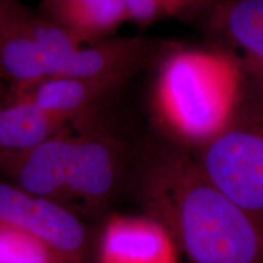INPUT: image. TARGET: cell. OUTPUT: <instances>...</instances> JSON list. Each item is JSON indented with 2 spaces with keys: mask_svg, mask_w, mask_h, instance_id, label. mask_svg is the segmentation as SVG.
<instances>
[{
  "mask_svg": "<svg viewBox=\"0 0 263 263\" xmlns=\"http://www.w3.org/2000/svg\"><path fill=\"white\" fill-rule=\"evenodd\" d=\"M3 76H2V73H0V107L3 106Z\"/></svg>",
  "mask_w": 263,
  "mask_h": 263,
  "instance_id": "2e32d148",
  "label": "cell"
},
{
  "mask_svg": "<svg viewBox=\"0 0 263 263\" xmlns=\"http://www.w3.org/2000/svg\"><path fill=\"white\" fill-rule=\"evenodd\" d=\"M41 12L82 45L111 37L128 21L121 0H42Z\"/></svg>",
  "mask_w": 263,
  "mask_h": 263,
  "instance_id": "30bf717a",
  "label": "cell"
},
{
  "mask_svg": "<svg viewBox=\"0 0 263 263\" xmlns=\"http://www.w3.org/2000/svg\"><path fill=\"white\" fill-rule=\"evenodd\" d=\"M127 186L189 263H263V227L207 178L192 151L155 133L134 147Z\"/></svg>",
  "mask_w": 263,
  "mask_h": 263,
  "instance_id": "6da1fadb",
  "label": "cell"
},
{
  "mask_svg": "<svg viewBox=\"0 0 263 263\" xmlns=\"http://www.w3.org/2000/svg\"><path fill=\"white\" fill-rule=\"evenodd\" d=\"M26 9L20 0H0V27L21 15Z\"/></svg>",
  "mask_w": 263,
  "mask_h": 263,
  "instance_id": "9a60e30c",
  "label": "cell"
},
{
  "mask_svg": "<svg viewBox=\"0 0 263 263\" xmlns=\"http://www.w3.org/2000/svg\"><path fill=\"white\" fill-rule=\"evenodd\" d=\"M162 227L146 216H110L97 236L99 263H178Z\"/></svg>",
  "mask_w": 263,
  "mask_h": 263,
  "instance_id": "9c48e42d",
  "label": "cell"
},
{
  "mask_svg": "<svg viewBox=\"0 0 263 263\" xmlns=\"http://www.w3.org/2000/svg\"><path fill=\"white\" fill-rule=\"evenodd\" d=\"M241 74L229 120L192 153L207 178L263 227V89Z\"/></svg>",
  "mask_w": 263,
  "mask_h": 263,
  "instance_id": "3957f363",
  "label": "cell"
},
{
  "mask_svg": "<svg viewBox=\"0 0 263 263\" xmlns=\"http://www.w3.org/2000/svg\"><path fill=\"white\" fill-rule=\"evenodd\" d=\"M0 263H55L49 252L21 233L0 227Z\"/></svg>",
  "mask_w": 263,
  "mask_h": 263,
  "instance_id": "5bb4252c",
  "label": "cell"
},
{
  "mask_svg": "<svg viewBox=\"0 0 263 263\" xmlns=\"http://www.w3.org/2000/svg\"><path fill=\"white\" fill-rule=\"evenodd\" d=\"M73 133H60L28 149L0 155V177L25 192L65 206Z\"/></svg>",
  "mask_w": 263,
  "mask_h": 263,
  "instance_id": "52a82bcc",
  "label": "cell"
},
{
  "mask_svg": "<svg viewBox=\"0 0 263 263\" xmlns=\"http://www.w3.org/2000/svg\"><path fill=\"white\" fill-rule=\"evenodd\" d=\"M197 24L263 89V0H213Z\"/></svg>",
  "mask_w": 263,
  "mask_h": 263,
  "instance_id": "8992f818",
  "label": "cell"
},
{
  "mask_svg": "<svg viewBox=\"0 0 263 263\" xmlns=\"http://www.w3.org/2000/svg\"><path fill=\"white\" fill-rule=\"evenodd\" d=\"M78 127L64 205L83 219H99L126 189L134 147L98 118Z\"/></svg>",
  "mask_w": 263,
  "mask_h": 263,
  "instance_id": "277c9868",
  "label": "cell"
},
{
  "mask_svg": "<svg viewBox=\"0 0 263 263\" xmlns=\"http://www.w3.org/2000/svg\"><path fill=\"white\" fill-rule=\"evenodd\" d=\"M68 123L51 116L34 104L14 100L0 107V155L37 145L60 133Z\"/></svg>",
  "mask_w": 263,
  "mask_h": 263,
  "instance_id": "7c38bea8",
  "label": "cell"
},
{
  "mask_svg": "<svg viewBox=\"0 0 263 263\" xmlns=\"http://www.w3.org/2000/svg\"><path fill=\"white\" fill-rule=\"evenodd\" d=\"M160 55L151 93L156 134L195 151L229 120L241 88V70L212 47H170Z\"/></svg>",
  "mask_w": 263,
  "mask_h": 263,
  "instance_id": "7a4b0ae2",
  "label": "cell"
},
{
  "mask_svg": "<svg viewBox=\"0 0 263 263\" xmlns=\"http://www.w3.org/2000/svg\"><path fill=\"white\" fill-rule=\"evenodd\" d=\"M127 83L76 77H49L29 87L14 89V100L34 104L70 124L98 118Z\"/></svg>",
  "mask_w": 263,
  "mask_h": 263,
  "instance_id": "ba28073f",
  "label": "cell"
},
{
  "mask_svg": "<svg viewBox=\"0 0 263 263\" xmlns=\"http://www.w3.org/2000/svg\"><path fill=\"white\" fill-rule=\"evenodd\" d=\"M0 227L43 246L55 263H91L97 235L91 227L60 203L25 192L0 177Z\"/></svg>",
  "mask_w": 263,
  "mask_h": 263,
  "instance_id": "5b68a950",
  "label": "cell"
},
{
  "mask_svg": "<svg viewBox=\"0 0 263 263\" xmlns=\"http://www.w3.org/2000/svg\"><path fill=\"white\" fill-rule=\"evenodd\" d=\"M128 21L149 26L164 18L195 21L202 17L213 0H121Z\"/></svg>",
  "mask_w": 263,
  "mask_h": 263,
  "instance_id": "4fadbf2b",
  "label": "cell"
},
{
  "mask_svg": "<svg viewBox=\"0 0 263 263\" xmlns=\"http://www.w3.org/2000/svg\"><path fill=\"white\" fill-rule=\"evenodd\" d=\"M28 11L29 9H26L0 27V73L12 81L14 89L29 87L48 78L44 52L22 25Z\"/></svg>",
  "mask_w": 263,
  "mask_h": 263,
  "instance_id": "8fae6325",
  "label": "cell"
}]
</instances>
